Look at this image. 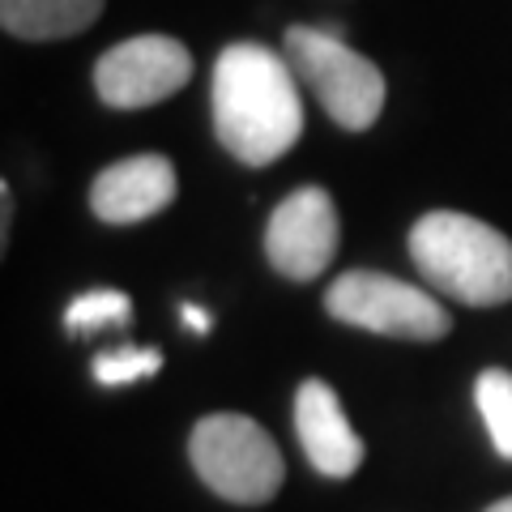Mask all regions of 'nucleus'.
<instances>
[{"instance_id":"obj_12","label":"nucleus","mask_w":512,"mask_h":512,"mask_svg":"<svg viewBox=\"0 0 512 512\" xmlns=\"http://www.w3.org/2000/svg\"><path fill=\"white\" fill-rule=\"evenodd\" d=\"M133 320V299L124 291H90L69 303L64 312V329L69 333H94L103 325H128Z\"/></svg>"},{"instance_id":"obj_7","label":"nucleus","mask_w":512,"mask_h":512,"mask_svg":"<svg viewBox=\"0 0 512 512\" xmlns=\"http://www.w3.org/2000/svg\"><path fill=\"white\" fill-rule=\"evenodd\" d=\"M338 210L325 188H299L291 192L265 227V256L282 278L312 282L333 265L338 256Z\"/></svg>"},{"instance_id":"obj_1","label":"nucleus","mask_w":512,"mask_h":512,"mask_svg":"<svg viewBox=\"0 0 512 512\" xmlns=\"http://www.w3.org/2000/svg\"><path fill=\"white\" fill-rule=\"evenodd\" d=\"M214 128L231 158L269 167L295 150L303 103L295 69L261 43H231L214 64Z\"/></svg>"},{"instance_id":"obj_4","label":"nucleus","mask_w":512,"mask_h":512,"mask_svg":"<svg viewBox=\"0 0 512 512\" xmlns=\"http://www.w3.org/2000/svg\"><path fill=\"white\" fill-rule=\"evenodd\" d=\"M286 60L303 86H308L333 124L346 133H363L380 120L384 107V73L333 30L291 26L286 30Z\"/></svg>"},{"instance_id":"obj_10","label":"nucleus","mask_w":512,"mask_h":512,"mask_svg":"<svg viewBox=\"0 0 512 512\" xmlns=\"http://www.w3.org/2000/svg\"><path fill=\"white\" fill-rule=\"evenodd\" d=\"M103 13V0H0V26L13 39H69Z\"/></svg>"},{"instance_id":"obj_5","label":"nucleus","mask_w":512,"mask_h":512,"mask_svg":"<svg viewBox=\"0 0 512 512\" xmlns=\"http://www.w3.org/2000/svg\"><path fill=\"white\" fill-rule=\"evenodd\" d=\"M325 308L333 320L355 325L384 338H410V342H440L453 329V316L419 286L402 278L372 274V269H350L329 286Z\"/></svg>"},{"instance_id":"obj_11","label":"nucleus","mask_w":512,"mask_h":512,"mask_svg":"<svg viewBox=\"0 0 512 512\" xmlns=\"http://www.w3.org/2000/svg\"><path fill=\"white\" fill-rule=\"evenodd\" d=\"M474 406H478V414H483L495 453H500L504 461H512V372L491 367V372L478 376Z\"/></svg>"},{"instance_id":"obj_9","label":"nucleus","mask_w":512,"mask_h":512,"mask_svg":"<svg viewBox=\"0 0 512 512\" xmlns=\"http://www.w3.org/2000/svg\"><path fill=\"white\" fill-rule=\"evenodd\" d=\"M295 427L299 444L325 478H350L363 466V440L350 427L338 393L325 380H303L295 393Z\"/></svg>"},{"instance_id":"obj_15","label":"nucleus","mask_w":512,"mask_h":512,"mask_svg":"<svg viewBox=\"0 0 512 512\" xmlns=\"http://www.w3.org/2000/svg\"><path fill=\"white\" fill-rule=\"evenodd\" d=\"M184 320H188V325L197 329V333H210V316H205L197 303H188V308H184Z\"/></svg>"},{"instance_id":"obj_8","label":"nucleus","mask_w":512,"mask_h":512,"mask_svg":"<svg viewBox=\"0 0 512 512\" xmlns=\"http://www.w3.org/2000/svg\"><path fill=\"white\" fill-rule=\"evenodd\" d=\"M175 201V167L163 154H137L99 171L90 188V210L111 227L146 222Z\"/></svg>"},{"instance_id":"obj_2","label":"nucleus","mask_w":512,"mask_h":512,"mask_svg":"<svg viewBox=\"0 0 512 512\" xmlns=\"http://www.w3.org/2000/svg\"><path fill=\"white\" fill-rule=\"evenodd\" d=\"M410 256L423 278L470 308H495L512 299V239L470 214L436 210L414 222Z\"/></svg>"},{"instance_id":"obj_16","label":"nucleus","mask_w":512,"mask_h":512,"mask_svg":"<svg viewBox=\"0 0 512 512\" xmlns=\"http://www.w3.org/2000/svg\"><path fill=\"white\" fill-rule=\"evenodd\" d=\"M487 512H512V495H508V500H500V504H491Z\"/></svg>"},{"instance_id":"obj_3","label":"nucleus","mask_w":512,"mask_h":512,"mask_svg":"<svg viewBox=\"0 0 512 512\" xmlns=\"http://www.w3.org/2000/svg\"><path fill=\"white\" fill-rule=\"evenodd\" d=\"M188 457L205 487L244 508L269 504L286 478L282 448L248 414H205L188 436Z\"/></svg>"},{"instance_id":"obj_6","label":"nucleus","mask_w":512,"mask_h":512,"mask_svg":"<svg viewBox=\"0 0 512 512\" xmlns=\"http://www.w3.org/2000/svg\"><path fill=\"white\" fill-rule=\"evenodd\" d=\"M192 77V56L180 39L171 35H137L99 56L94 64V90L107 107L133 111L154 107L184 90Z\"/></svg>"},{"instance_id":"obj_13","label":"nucleus","mask_w":512,"mask_h":512,"mask_svg":"<svg viewBox=\"0 0 512 512\" xmlns=\"http://www.w3.org/2000/svg\"><path fill=\"white\" fill-rule=\"evenodd\" d=\"M163 367V355L146 346H120V350H107V355L94 359V380L99 384H133V380H146Z\"/></svg>"},{"instance_id":"obj_14","label":"nucleus","mask_w":512,"mask_h":512,"mask_svg":"<svg viewBox=\"0 0 512 512\" xmlns=\"http://www.w3.org/2000/svg\"><path fill=\"white\" fill-rule=\"evenodd\" d=\"M9 235H13V188L0 184V248L9 244Z\"/></svg>"}]
</instances>
